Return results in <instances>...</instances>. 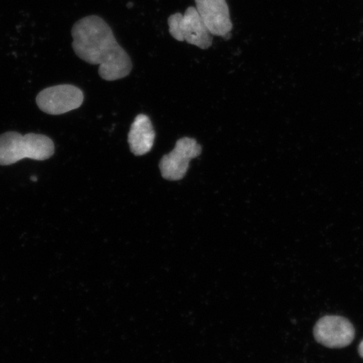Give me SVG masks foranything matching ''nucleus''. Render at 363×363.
<instances>
[{"label": "nucleus", "instance_id": "f257e3e1", "mask_svg": "<svg viewBox=\"0 0 363 363\" xmlns=\"http://www.w3.org/2000/svg\"><path fill=\"white\" fill-rule=\"evenodd\" d=\"M72 49L82 60L99 65V74L106 81L125 78L133 62L117 43L111 26L102 18L89 16L76 22L72 29Z\"/></svg>", "mask_w": 363, "mask_h": 363}, {"label": "nucleus", "instance_id": "f03ea898", "mask_svg": "<svg viewBox=\"0 0 363 363\" xmlns=\"http://www.w3.org/2000/svg\"><path fill=\"white\" fill-rule=\"evenodd\" d=\"M54 152L52 140L47 135L35 133L23 135L16 131L0 135V166L15 164L25 158L48 160Z\"/></svg>", "mask_w": 363, "mask_h": 363}, {"label": "nucleus", "instance_id": "7ed1b4c3", "mask_svg": "<svg viewBox=\"0 0 363 363\" xmlns=\"http://www.w3.org/2000/svg\"><path fill=\"white\" fill-rule=\"evenodd\" d=\"M169 33L178 42H186L202 50L213 44V35L196 8L190 6L184 13H175L167 20Z\"/></svg>", "mask_w": 363, "mask_h": 363}, {"label": "nucleus", "instance_id": "20e7f679", "mask_svg": "<svg viewBox=\"0 0 363 363\" xmlns=\"http://www.w3.org/2000/svg\"><path fill=\"white\" fill-rule=\"evenodd\" d=\"M202 147L197 140L190 138L178 140L175 147L166 154L159 163L163 179L169 181L183 179L189 170L190 162L201 156Z\"/></svg>", "mask_w": 363, "mask_h": 363}, {"label": "nucleus", "instance_id": "39448f33", "mask_svg": "<svg viewBox=\"0 0 363 363\" xmlns=\"http://www.w3.org/2000/svg\"><path fill=\"white\" fill-rule=\"evenodd\" d=\"M84 94L76 86L62 84L45 89L36 97L40 111L58 116L77 110L84 102Z\"/></svg>", "mask_w": 363, "mask_h": 363}, {"label": "nucleus", "instance_id": "423d86ee", "mask_svg": "<svg viewBox=\"0 0 363 363\" xmlns=\"http://www.w3.org/2000/svg\"><path fill=\"white\" fill-rule=\"evenodd\" d=\"M315 338L326 347L342 348L349 346L355 337V329L346 318L328 315L317 322Z\"/></svg>", "mask_w": 363, "mask_h": 363}, {"label": "nucleus", "instance_id": "0eeeda50", "mask_svg": "<svg viewBox=\"0 0 363 363\" xmlns=\"http://www.w3.org/2000/svg\"><path fill=\"white\" fill-rule=\"evenodd\" d=\"M195 8L213 36L225 40L231 38L233 29L228 4L226 0H194Z\"/></svg>", "mask_w": 363, "mask_h": 363}, {"label": "nucleus", "instance_id": "6e6552de", "mask_svg": "<svg viewBox=\"0 0 363 363\" xmlns=\"http://www.w3.org/2000/svg\"><path fill=\"white\" fill-rule=\"evenodd\" d=\"M156 133L150 118L140 113L135 118L128 134L130 152L135 156H143L153 147Z\"/></svg>", "mask_w": 363, "mask_h": 363}, {"label": "nucleus", "instance_id": "1a4fd4ad", "mask_svg": "<svg viewBox=\"0 0 363 363\" xmlns=\"http://www.w3.org/2000/svg\"><path fill=\"white\" fill-rule=\"evenodd\" d=\"M358 352H359L360 356L363 358V340L360 344L359 348H358Z\"/></svg>", "mask_w": 363, "mask_h": 363}, {"label": "nucleus", "instance_id": "9d476101", "mask_svg": "<svg viewBox=\"0 0 363 363\" xmlns=\"http://www.w3.org/2000/svg\"><path fill=\"white\" fill-rule=\"evenodd\" d=\"M31 180H33V181H35H35H36V178H35V177H31Z\"/></svg>", "mask_w": 363, "mask_h": 363}]
</instances>
